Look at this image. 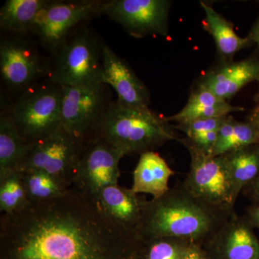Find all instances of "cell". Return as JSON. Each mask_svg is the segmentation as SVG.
Here are the masks:
<instances>
[{"label":"cell","mask_w":259,"mask_h":259,"mask_svg":"<svg viewBox=\"0 0 259 259\" xmlns=\"http://www.w3.org/2000/svg\"><path fill=\"white\" fill-rule=\"evenodd\" d=\"M102 80L114 89L118 101L128 106L149 109L147 88L126 64L106 44H102Z\"/></svg>","instance_id":"cell-15"},{"label":"cell","mask_w":259,"mask_h":259,"mask_svg":"<svg viewBox=\"0 0 259 259\" xmlns=\"http://www.w3.org/2000/svg\"><path fill=\"white\" fill-rule=\"evenodd\" d=\"M102 2L49 1L34 28L44 47L56 53L72 29L83 20L101 13Z\"/></svg>","instance_id":"cell-11"},{"label":"cell","mask_w":259,"mask_h":259,"mask_svg":"<svg viewBox=\"0 0 259 259\" xmlns=\"http://www.w3.org/2000/svg\"><path fill=\"white\" fill-rule=\"evenodd\" d=\"M83 143L61 126L46 139L30 144L18 171H41L74 185Z\"/></svg>","instance_id":"cell-7"},{"label":"cell","mask_w":259,"mask_h":259,"mask_svg":"<svg viewBox=\"0 0 259 259\" xmlns=\"http://www.w3.org/2000/svg\"><path fill=\"white\" fill-rule=\"evenodd\" d=\"M248 37L251 40L252 44H255L259 49V17L253 24Z\"/></svg>","instance_id":"cell-32"},{"label":"cell","mask_w":259,"mask_h":259,"mask_svg":"<svg viewBox=\"0 0 259 259\" xmlns=\"http://www.w3.org/2000/svg\"><path fill=\"white\" fill-rule=\"evenodd\" d=\"M245 216L250 225L259 229V204H251L245 209Z\"/></svg>","instance_id":"cell-30"},{"label":"cell","mask_w":259,"mask_h":259,"mask_svg":"<svg viewBox=\"0 0 259 259\" xmlns=\"http://www.w3.org/2000/svg\"><path fill=\"white\" fill-rule=\"evenodd\" d=\"M28 195L18 170L0 174V210L10 214L29 203Z\"/></svg>","instance_id":"cell-27"},{"label":"cell","mask_w":259,"mask_h":259,"mask_svg":"<svg viewBox=\"0 0 259 259\" xmlns=\"http://www.w3.org/2000/svg\"><path fill=\"white\" fill-rule=\"evenodd\" d=\"M30 145L20 136L11 115L0 119V174L18 169Z\"/></svg>","instance_id":"cell-22"},{"label":"cell","mask_w":259,"mask_h":259,"mask_svg":"<svg viewBox=\"0 0 259 259\" xmlns=\"http://www.w3.org/2000/svg\"><path fill=\"white\" fill-rule=\"evenodd\" d=\"M175 175L164 158L154 151L140 155L134 171L131 190L135 193L148 194L159 198L170 190L168 182Z\"/></svg>","instance_id":"cell-17"},{"label":"cell","mask_w":259,"mask_h":259,"mask_svg":"<svg viewBox=\"0 0 259 259\" xmlns=\"http://www.w3.org/2000/svg\"><path fill=\"white\" fill-rule=\"evenodd\" d=\"M173 125L149 109L110 102L94 138L110 143L124 156L154 151L171 141H180Z\"/></svg>","instance_id":"cell-3"},{"label":"cell","mask_w":259,"mask_h":259,"mask_svg":"<svg viewBox=\"0 0 259 259\" xmlns=\"http://www.w3.org/2000/svg\"><path fill=\"white\" fill-rule=\"evenodd\" d=\"M190 169L182 182L196 198L226 212L235 211L237 201L228 164L223 156H212L192 147Z\"/></svg>","instance_id":"cell-6"},{"label":"cell","mask_w":259,"mask_h":259,"mask_svg":"<svg viewBox=\"0 0 259 259\" xmlns=\"http://www.w3.org/2000/svg\"><path fill=\"white\" fill-rule=\"evenodd\" d=\"M180 259H210V258L203 246L192 243L185 250Z\"/></svg>","instance_id":"cell-28"},{"label":"cell","mask_w":259,"mask_h":259,"mask_svg":"<svg viewBox=\"0 0 259 259\" xmlns=\"http://www.w3.org/2000/svg\"><path fill=\"white\" fill-rule=\"evenodd\" d=\"M258 82H259V80H258ZM255 103L259 104V90H258V93H257L256 95H255Z\"/></svg>","instance_id":"cell-33"},{"label":"cell","mask_w":259,"mask_h":259,"mask_svg":"<svg viewBox=\"0 0 259 259\" xmlns=\"http://www.w3.org/2000/svg\"><path fill=\"white\" fill-rule=\"evenodd\" d=\"M242 194L251 204H259V175L250 185L245 187Z\"/></svg>","instance_id":"cell-29"},{"label":"cell","mask_w":259,"mask_h":259,"mask_svg":"<svg viewBox=\"0 0 259 259\" xmlns=\"http://www.w3.org/2000/svg\"><path fill=\"white\" fill-rule=\"evenodd\" d=\"M29 202L50 200L66 193L69 190L62 181L41 171H20Z\"/></svg>","instance_id":"cell-25"},{"label":"cell","mask_w":259,"mask_h":259,"mask_svg":"<svg viewBox=\"0 0 259 259\" xmlns=\"http://www.w3.org/2000/svg\"><path fill=\"white\" fill-rule=\"evenodd\" d=\"M254 144H258L254 127L247 120L240 122L228 115L220 127L217 142L211 156H223Z\"/></svg>","instance_id":"cell-23"},{"label":"cell","mask_w":259,"mask_h":259,"mask_svg":"<svg viewBox=\"0 0 259 259\" xmlns=\"http://www.w3.org/2000/svg\"><path fill=\"white\" fill-rule=\"evenodd\" d=\"M171 3L167 0H112L102 3L101 13L135 37L166 36Z\"/></svg>","instance_id":"cell-10"},{"label":"cell","mask_w":259,"mask_h":259,"mask_svg":"<svg viewBox=\"0 0 259 259\" xmlns=\"http://www.w3.org/2000/svg\"><path fill=\"white\" fill-rule=\"evenodd\" d=\"M95 200L109 221L139 242L140 228L147 199L118 184L100 191Z\"/></svg>","instance_id":"cell-14"},{"label":"cell","mask_w":259,"mask_h":259,"mask_svg":"<svg viewBox=\"0 0 259 259\" xmlns=\"http://www.w3.org/2000/svg\"><path fill=\"white\" fill-rule=\"evenodd\" d=\"M49 2L46 0H8L0 10L1 28L18 35L33 32L39 15Z\"/></svg>","instance_id":"cell-20"},{"label":"cell","mask_w":259,"mask_h":259,"mask_svg":"<svg viewBox=\"0 0 259 259\" xmlns=\"http://www.w3.org/2000/svg\"><path fill=\"white\" fill-rule=\"evenodd\" d=\"M210 259H259V238L245 214L236 211L204 245Z\"/></svg>","instance_id":"cell-13"},{"label":"cell","mask_w":259,"mask_h":259,"mask_svg":"<svg viewBox=\"0 0 259 259\" xmlns=\"http://www.w3.org/2000/svg\"><path fill=\"white\" fill-rule=\"evenodd\" d=\"M237 198L259 175V144L251 145L223 155Z\"/></svg>","instance_id":"cell-21"},{"label":"cell","mask_w":259,"mask_h":259,"mask_svg":"<svg viewBox=\"0 0 259 259\" xmlns=\"http://www.w3.org/2000/svg\"><path fill=\"white\" fill-rule=\"evenodd\" d=\"M105 85L61 87V125L83 144L93 139L110 105Z\"/></svg>","instance_id":"cell-8"},{"label":"cell","mask_w":259,"mask_h":259,"mask_svg":"<svg viewBox=\"0 0 259 259\" xmlns=\"http://www.w3.org/2000/svg\"><path fill=\"white\" fill-rule=\"evenodd\" d=\"M138 244L73 187L0 218V259H127Z\"/></svg>","instance_id":"cell-1"},{"label":"cell","mask_w":259,"mask_h":259,"mask_svg":"<svg viewBox=\"0 0 259 259\" xmlns=\"http://www.w3.org/2000/svg\"><path fill=\"white\" fill-rule=\"evenodd\" d=\"M102 44L89 31H81L56 53L51 80L61 87L91 88L102 80Z\"/></svg>","instance_id":"cell-5"},{"label":"cell","mask_w":259,"mask_h":259,"mask_svg":"<svg viewBox=\"0 0 259 259\" xmlns=\"http://www.w3.org/2000/svg\"><path fill=\"white\" fill-rule=\"evenodd\" d=\"M0 70L3 79L13 89H28L47 74L38 52L20 37L4 39L0 44Z\"/></svg>","instance_id":"cell-12"},{"label":"cell","mask_w":259,"mask_h":259,"mask_svg":"<svg viewBox=\"0 0 259 259\" xmlns=\"http://www.w3.org/2000/svg\"><path fill=\"white\" fill-rule=\"evenodd\" d=\"M226 117L194 120L187 123L177 124L173 127L185 134V139L179 141L185 147L189 146L211 156L217 142L220 127Z\"/></svg>","instance_id":"cell-24"},{"label":"cell","mask_w":259,"mask_h":259,"mask_svg":"<svg viewBox=\"0 0 259 259\" xmlns=\"http://www.w3.org/2000/svg\"><path fill=\"white\" fill-rule=\"evenodd\" d=\"M123 156L104 139L89 140L83 144L72 187L96 199L105 187L118 185L119 163Z\"/></svg>","instance_id":"cell-9"},{"label":"cell","mask_w":259,"mask_h":259,"mask_svg":"<svg viewBox=\"0 0 259 259\" xmlns=\"http://www.w3.org/2000/svg\"><path fill=\"white\" fill-rule=\"evenodd\" d=\"M61 87L50 79L26 89L10 115L24 141L33 144L61 127Z\"/></svg>","instance_id":"cell-4"},{"label":"cell","mask_w":259,"mask_h":259,"mask_svg":"<svg viewBox=\"0 0 259 259\" xmlns=\"http://www.w3.org/2000/svg\"><path fill=\"white\" fill-rule=\"evenodd\" d=\"M259 80V59L250 57L227 63L204 76L199 85L227 100L252 81Z\"/></svg>","instance_id":"cell-16"},{"label":"cell","mask_w":259,"mask_h":259,"mask_svg":"<svg viewBox=\"0 0 259 259\" xmlns=\"http://www.w3.org/2000/svg\"><path fill=\"white\" fill-rule=\"evenodd\" d=\"M127 259H138V258H137V257H136V255H133V256L130 257V258H128Z\"/></svg>","instance_id":"cell-34"},{"label":"cell","mask_w":259,"mask_h":259,"mask_svg":"<svg viewBox=\"0 0 259 259\" xmlns=\"http://www.w3.org/2000/svg\"><path fill=\"white\" fill-rule=\"evenodd\" d=\"M243 110V107L233 106L227 100L220 98L199 85L198 89L191 94L188 101L181 111L164 118L169 123L175 122L184 124L202 119L226 117L231 112Z\"/></svg>","instance_id":"cell-18"},{"label":"cell","mask_w":259,"mask_h":259,"mask_svg":"<svg viewBox=\"0 0 259 259\" xmlns=\"http://www.w3.org/2000/svg\"><path fill=\"white\" fill-rule=\"evenodd\" d=\"M200 5L205 13L204 26L212 35L218 54L223 58L231 59L240 51L253 44L248 36L243 37L237 35L231 23L212 7L204 2H201Z\"/></svg>","instance_id":"cell-19"},{"label":"cell","mask_w":259,"mask_h":259,"mask_svg":"<svg viewBox=\"0 0 259 259\" xmlns=\"http://www.w3.org/2000/svg\"><path fill=\"white\" fill-rule=\"evenodd\" d=\"M245 120L248 121L254 127L258 136V144H259V104H256V105L253 107V110L247 116Z\"/></svg>","instance_id":"cell-31"},{"label":"cell","mask_w":259,"mask_h":259,"mask_svg":"<svg viewBox=\"0 0 259 259\" xmlns=\"http://www.w3.org/2000/svg\"><path fill=\"white\" fill-rule=\"evenodd\" d=\"M233 212L220 210L196 198L182 182L159 198L147 200L139 241L171 237L204 246Z\"/></svg>","instance_id":"cell-2"},{"label":"cell","mask_w":259,"mask_h":259,"mask_svg":"<svg viewBox=\"0 0 259 259\" xmlns=\"http://www.w3.org/2000/svg\"><path fill=\"white\" fill-rule=\"evenodd\" d=\"M192 243L187 240L171 237L141 239L136 255L138 259H180Z\"/></svg>","instance_id":"cell-26"}]
</instances>
